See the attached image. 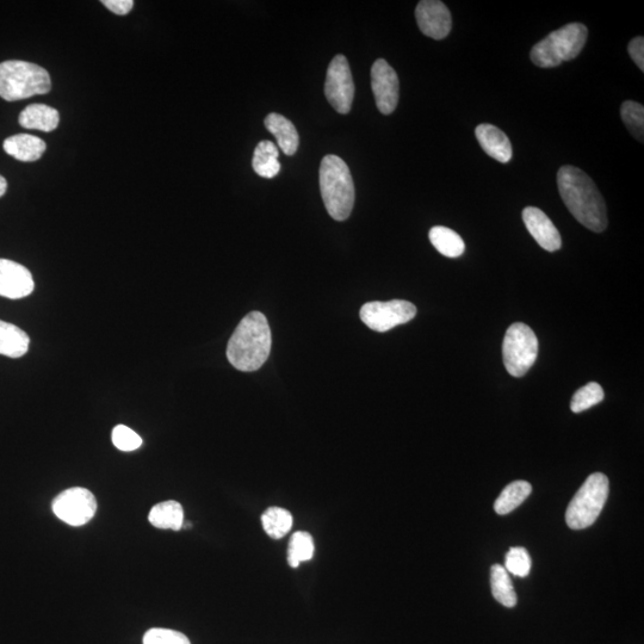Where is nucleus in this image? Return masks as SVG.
Here are the masks:
<instances>
[{
  "label": "nucleus",
  "instance_id": "obj_1",
  "mask_svg": "<svg viewBox=\"0 0 644 644\" xmlns=\"http://www.w3.org/2000/svg\"><path fill=\"white\" fill-rule=\"evenodd\" d=\"M557 187L569 212L582 226L602 233L608 227V213L596 184L578 167L562 166L557 172Z\"/></svg>",
  "mask_w": 644,
  "mask_h": 644
},
{
  "label": "nucleus",
  "instance_id": "obj_2",
  "mask_svg": "<svg viewBox=\"0 0 644 644\" xmlns=\"http://www.w3.org/2000/svg\"><path fill=\"white\" fill-rule=\"evenodd\" d=\"M271 330L268 319L260 312H251L229 339L227 358L235 369L251 373L263 367L270 356Z\"/></svg>",
  "mask_w": 644,
  "mask_h": 644
},
{
  "label": "nucleus",
  "instance_id": "obj_3",
  "mask_svg": "<svg viewBox=\"0 0 644 644\" xmlns=\"http://www.w3.org/2000/svg\"><path fill=\"white\" fill-rule=\"evenodd\" d=\"M320 191L331 218L344 221L355 204V185L349 166L342 158L326 156L320 165Z\"/></svg>",
  "mask_w": 644,
  "mask_h": 644
},
{
  "label": "nucleus",
  "instance_id": "obj_4",
  "mask_svg": "<svg viewBox=\"0 0 644 644\" xmlns=\"http://www.w3.org/2000/svg\"><path fill=\"white\" fill-rule=\"evenodd\" d=\"M51 89L52 79L45 68L21 60L0 63V97L5 101L46 95Z\"/></svg>",
  "mask_w": 644,
  "mask_h": 644
},
{
  "label": "nucleus",
  "instance_id": "obj_5",
  "mask_svg": "<svg viewBox=\"0 0 644 644\" xmlns=\"http://www.w3.org/2000/svg\"><path fill=\"white\" fill-rule=\"evenodd\" d=\"M588 29L581 23H569L531 49L530 58L538 67L551 68L578 57L586 45Z\"/></svg>",
  "mask_w": 644,
  "mask_h": 644
},
{
  "label": "nucleus",
  "instance_id": "obj_6",
  "mask_svg": "<svg viewBox=\"0 0 644 644\" xmlns=\"http://www.w3.org/2000/svg\"><path fill=\"white\" fill-rule=\"evenodd\" d=\"M609 491L608 476L602 473L588 476L568 506L566 522L569 528L582 530L594 524L604 509Z\"/></svg>",
  "mask_w": 644,
  "mask_h": 644
},
{
  "label": "nucleus",
  "instance_id": "obj_7",
  "mask_svg": "<svg viewBox=\"0 0 644 644\" xmlns=\"http://www.w3.org/2000/svg\"><path fill=\"white\" fill-rule=\"evenodd\" d=\"M538 340L534 331L523 322H516L506 331L503 344L504 364L513 377H522L535 364Z\"/></svg>",
  "mask_w": 644,
  "mask_h": 644
},
{
  "label": "nucleus",
  "instance_id": "obj_8",
  "mask_svg": "<svg viewBox=\"0 0 644 644\" xmlns=\"http://www.w3.org/2000/svg\"><path fill=\"white\" fill-rule=\"evenodd\" d=\"M416 315V306L404 300L368 302L359 312V317L364 324L376 332L393 330L396 326L407 324Z\"/></svg>",
  "mask_w": 644,
  "mask_h": 644
},
{
  "label": "nucleus",
  "instance_id": "obj_9",
  "mask_svg": "<svg viewBox=\"0 0 644 644\" xmlns=\"http://www.w3.org/2000/svg\"><path fill=\"white\" fill-rule=\"evenodd\" d=\"M328 103L339 114H349L355 97V84L348 59L339 54L328 66L325 83Z\"/></svg>",
  "mask_w": 644,
  "mask_h": 644
},
{
  "label": "nucleus",
  "instance_id": "obj_10",
  "mask_svg": "<svg viewBox=\"0 0 644 644\" xmlns=\"http://www.w3.org/2000/svg\"><path fill=\"white\" fill-rule=\"evenodd\" d=\"M54 515L72 526L88 524L97 512V500L89 489L74 487L60 493L53 501Z\"/></svg>",
  "mask_w": 644,
  "mask_h": 644
},
{
  "label": "nucleus",
  "instance_id": "obj_11",
  "mask_svg": "<svg viewBox=\"0 0 644 644\" xmlns=\"http://www.w3.org/2000/svg\"><path fill=\"white\" fill-rule=\"evenodd\" d=\"M371 88L377 109L383 115L393 114L399 103L400 83L398 74L386 60H376L371 68Z\"/></svg>",
  "mask_w": 644,
  "mask_h": 644
},
{
  "label": "nucleus",
  "instance_id": "obj_12",
  "mask_svg": "<svg viewBox=\"0 0 644 644\" xmlns=\"http://www.w3.org/2000/svg\"><path fill=\"white\" fill-rule=\"evenodd\" d=\"M418 27L426 36L443 40L451 32L452 20L447 5L439 0H423L417 5Z\"/></svg>",
  "mask_w": 644,
  "mask_h": 644
},
{
  "label": "nucleus",
  "instance_id": "obj_13",
  "mask_svg": "<svg viewBox=\"0 0 644 644\" xmlns=\"http://www.w3.org/2000/svg\"><path fill=\"white\" fill-rule=\"evenodd\" d=\"M35 289L34 278L26 266L0 259V296L10 300H21Z\"/></svg>",
  "mask_w": 644,
  "mask_h": 644
},
{
  "label": "nucleus",
  "instance_id": "obj_14",
  "mask_svg": "<svg viewBox=\"0 0 644 644\" xmlns=\"http://www.w3.org/2000/svg\"><path fill=\"white\" fill-rule=\"evenodd\" d=\"M523 221L529 233L537 241L542 249L548 252H555L561 249L562 239L560 232L553 224L546 213L536 207H528L523 210Z\"/></svg>",
  "mask_w": 644,
  "mask_h": 644
},
{
  "label": "nucleus",
  "instance_id": "obj_15",
  "mask_svg": "<svg viewBox=\"0 0 644 644\" xmlns=\"http://www.w3.org/2000/svg\"><path fill=\"white\" fill-rule=\"evenodd\" d=\"M476 139H478L482 150L489 157L506 164L512 158V144L507 135L498 127L483 123L475 129Z\"/></svg>",
  "mask_w": 644,
  "mask_h": 644
},
{
  "label": "nucleus",
  "instance_id": "obj_16",
  "mask_svg": "<svg viewBox=\"0 0 644 644\" xmlns=\"http://www.w3.org/2000/svg\"><path fill=\"white\" fill-rule=\"evenodd\" d=\"M4 151L12 158L24 163H33L39 160L46 152V142L37 136L29 134H17L10 136L3 144Z\"/></svg>",
  "mask_w": 644,
  "mask_h": 644
},
{
  "label": "nucleus",
  "instance_id": "obj_17",
  "mask_svg": "<svg viewBox=\"0 0 644 644\" xmlns=\"http://www.w3.org/2000/svg\"><path fill=\"white\" fill-rule=\"evenodd\" d=\"M264 125L275 136L284 154L294 156L300 145V136L293 123L280 114L272 113L265 117Z\"/></svg>",
  "mask_w": 644,
  "mask_h": 644
},
{
  "label": "nucleus",
  "instance_id": "obj_18",
  "mask_svg": "<svg viewBox=\"0 0 644 644\" xmlns=\"http://www.w3.org/2000/svg\"><path fill=\"white\" fill-rule=\"evenodd\" d=\"M18 122L23 128L49 133L58 128L60 115L57 109L49 105L30 104L20 114Z\"/></svg>",
  "mask_w": 644,
  "mask_h": 644
},
{
  "label": "nucleus",
  "instance_id": "obj_19",
  "mask_svg": "<svg viewBox=\"0 0 644 644\" xmlns=\"http://www.w3.org/2000/svg\"><path fill=\"white\" fill-rule=\"evenodd\" d=\"M30 338L20 327L0 320V355L21 358L27 355Z\"/></svg>",
  "mask_w": 644,
  "mask_h": 644
},
{
  "label": "nucleus",
  "instance_id": "obj_20",
  "mask_svg": "<svg viewBox=\"0 0 644 644\" xmlns=\"http://www.w3.org/2000/svg\"><path fill=\"white\" fill-rule=\"evenodd\" d=\"M148 520L154 528L179 531L184 525V510L177 501H164L153 506Z\"/></svg>",
  "mask_w": 644,
  "mask_h": 644
},
{
  "label": "nucleus",
  "instance_id": "obj_21",
  "mask_svg": "<svg viewBox=\"0 0 644 644\" xmlns=\"http://www.w3.org/2000/svg\"><path fill=\"white\" fill-rule=\"evenodd\" d=\"M280 152L274 142L269 140L260 141L253 154L252 167L258 176L263 178H274L281 171V164L278 161Z\"/></svg>",
  "mask_w": 644,
  "mask_h": 644
},
{
  "label": "nucleus",
  "instance_id": "obj_22",
  "mask_svg": "<svg viewBox=\"0 0 644 644\" xmlns=\"http://www.w3.org/2000/svg\"><path fill=\"white\" fill-rule=\"evenodd\" d=\"M431 244L441 255L449 258L461 257L466 250L463 239L452 229L436 226L429 233Z\"/></svg>",
  "mask_w": 644,
  "mask_h": 644
},
{
  "label": "nucleus",
  "instance_id": "obj_23",
  "mask_svg": "<svg viewBox=\"0 0 644 644\" xmlns=\"http://www.w3.org/2000/svg\"><path fill=\"white\" fill-rule=\"evenodd\" d=\"M532 492V486L526 481H515L504 488L494 504V510L500 516L509 515L522 505Z\"/></svg>",
  "mask_w": 644,
  "mask_h": 644
},
{
  "label": "nucleus",
  "instance_id": "obj_24",
  "mask_svg": "<svg viewBox=\"0 0 644 644\" xmlns=\"http://www.w3.org/2000/svg\"><path fill=\"white\" fill-rule=\"evenodd\" d=\"M491 586L493 597L506 608H515L517 593L512 585L509 572L504 566L494 565L491 568Z\"/></svg>",
  "mask_w": 644,
  "mask_h": 644
},
{
  "label": "nucleus",
  "instance_id": "obj_25",
  "mask_svg": "<svg viewBox=\"0 0 644 644\" xmlns=\"http://www.w3.org/2000/svg\"><path fill=\"white\" fill-rule=\"evenodd\" d=\"M294 519L288 510L282 507H270L262 516L263 528L274 540H281L293 528Z\"/></svg>",
  "mask_w": 644,
  "mask_h": 644
},
{
  "label": "nucleus",
  "instance_id": "obj_26",
  "mask_svg": "<svg viewBox=\"0 0 644 644\" xmlns=\"http://www.w3.org/2000/svg\"><path fill=\"white\" fill-rule=\"evenodd\" d=\"M314 540L311 534L305 531H297L290 538L288 548V562L290 567L297 568L302 562L313 559Z\"/></svg>",
  "mask_w": 644,
  "mask_h": 644
},
{
  "label": "nucleus",
  "instance_id": "obj_27",
  "mask_svg": "<svg viewBox=\"0 0 644 644\" xmlns=\"http://www.w3.org/2000/svg\"><path fill=\"white\" fill-rule=\"evenodd\" d=\"M622 120L629 133L636 140L643 142L644 138V108L643 105L634 101H627L622 104Z\"/></svg>",
  "mask_w": 644,
  "mask_h": 644
},
{
  "label": "nucleus",
  "instance_id": "obj_28",
  "mask_svg": "<svg viewBox=\"0 0 644 644\" xmlns=\"http://www.w3.org/2000/svg\"><path fill=\"white\" fill-rule=\"evenodd\" d=\"M604 396L602 386L596 382L588 383L573 395L571 410L574 413L590 410L591 407L600 404L604 400Z\"/></svg>",
  "mask_w": 644,
  "mask_h": 644
},
{
  "label": "nucleus",
  "instance_id": "obj_29",
  "mask_svg": "<svg viewBox=\"0 0 644 644\" xmlns=\"http://www.w3.org/2000/svg\"><path fill=\"white\" fill-rule=\"evenodd\" d=\"M531 557L528 550L522 547L511 548L505 557V569L507 572L519 578L528 577L531 571Z\"/></svg>",
  "mask_w": 644,
  "mask_h": 644
},
{
  "label": "nucleus",
  "instance_id": "obj_30",
  "mask_svg": "<svg viewBox=\"0 0 644 644\" xmlns=\"http://www.w3.org/2000/svg\"><path fill=\"white\" fill-rule=\"evenodd\" d=\"M111 439L117 449L125 452L138 450L142 445V439L138 433L125 425L115 426Z\"/></svg>",
  "mask_w": 644,
  "mask_h": 644
},
{
  "label": "nucleus",
  "instance_id": "obj_31",
  "mask_svg": "<svg viewBox=\"0 0 644 644\" xmlns=\"http://www.w3.org/2000/svg\"><path fill=\"white\" fill-rule=\"evenodd\" d=\"M144 644H191L188 637L171 629L154 628L148 630Z\"/></svg>",
  "mask_w": 644,
  "mask_h": 644
},
{
  "label": "nucleus",
  "instance_id": "obj_32",
  "mask_svg": "<svg viewBox=\"0 0 644 644\" xmlns=\"http://www.w3.org/2000/svg\"><path fill=\"white\" fill-rule=\"evenodd\" d=\"M628 51L631 59L641 71H644V39L642 36L635 37L631 40L628 46Z\"/></svg>",
  "mask_w": 644,
  "mask_h": 644
},
{
  "label": "nucleus",
  "instance_id": "obj_33",
  "mask_svg": "<svg viewBox=\"0 0 644 644\" xmlns=\"http://www.w3.org/2000/svg\"><path fill=\"white\" fill-rule=\"evenodd\" d=\"M102 4L105 8L120 16L128 15L134 6L133 0H102Z\"/></svg>",
  "mask_w": 644,
  "mask_h": 644
},
{
  "label": "nucleus",
  "instance_id": "obj_34",
  "mask_svg": "<svg viewBox=\"0 0 644 644\" xmlns=\"http://www.w3.org/2000/svg\"><path fill=\"white\" fill-rule=\"evenodd\" d=\"M6 190H8V182H6V179L0 175V197H3L6 194Z\"/></svg>",
  "mask_w": 644,
  "mask_h": 644
}]
</instances>
